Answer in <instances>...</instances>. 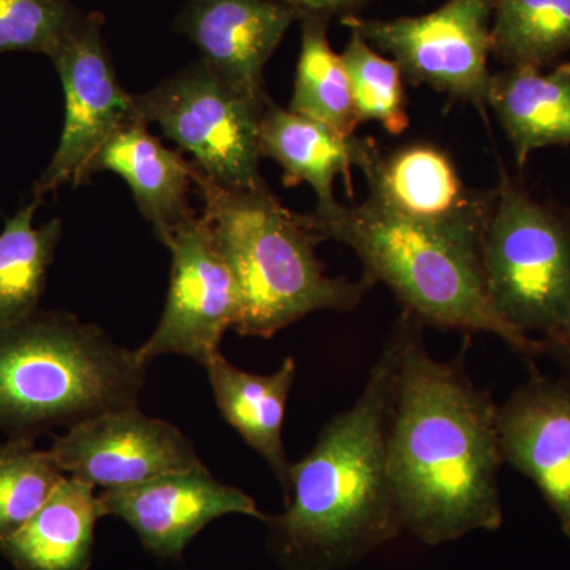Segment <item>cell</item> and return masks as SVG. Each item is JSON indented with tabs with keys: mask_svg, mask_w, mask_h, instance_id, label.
Instances as JSON below:
<instances>
[{
	"mask_svg": "<svg viewBox=\"0 0 570 570\" xmlns=\"http://www.w3.org/2000/svg\"><path fill=\"white\" fill-rule=\"evenodd\" d=\"M400 366L387 461L403 530L425 546L501 528L498 406L456 363L433 358L419 321H396Z\"/></svg>",
	"mask_w": 570,
	"mask_h": 570,
	"instance_id": "6da1fadb",
	"label": "cell"
},
{
	"mask_svg": "<svg viewBox=\"0 0 570 570\" xmlns=\"http://www.w3.org/2000/svg\"><path fill=\"white\" fill-rule=\"evenodd\" d=\"M397 366L395 326L355 403L292 463L284 513L266 520L269 547L285 570L346 569L404 531L387 461Z\"/></svg>",
	"mask_w": 570,
	"mask_h": 570,
	"instance_id": "7a4b0ae2",
	"label": "cell"
},
{
	"mask_svg": "<svg viewBox=\"0 0 570 570\" xmlns=\"http://www.w3.org/2000/svg\"><path fill=\"white\" fill-rule=\"evenodd\" d=\"M194 181L234 275L238 311L232 330L238 335L272 337L316 311L354 309L373 287L365 277L354 283L326 276L316 254L321 239L266 184L228 189L197 167Z\"/></svg>",
	"mask_w": 570,
	"mask_h": 570,
	"instance_id": "3957f363",
	"label": "cell"
},
{
	"mask_svg": "<svg viewBox=\"0 0 570 570\" xmlns=\"http://www.w3.org/2000/svg\"><path fill=\"white\" fill-rule=\"evenodd\" d=\"M321 242L351 247L363 277L382 283L420 324L501 337L521 354L535 356L546 344L505 324L491 303L480 245L411 223L367 197L362 205H341L332 214H303Z\"/></svg>",
	"mask_w": 570,
	"mask_h": 570,
	"instance_id": "277c9868",
	"label": "cell"
},
{
	"mask_svg": "<svg viewBox=\"0 0 570 570\" xmlns=\"http://www.w3.org/2000/svg\"><path fill=\"white\" fill-rule=\"evenodd\" d=\"M146 363L59 311L0 325V430L33 438L138 407Z\"/></svg>",
	"mask_w": 570,
	"mask_h": 570,
	"instance_id": "5b68a950",
	"label": "cell"
},
{
	"mask_svg": "<svg viewBox=\"0 0 570 570\" xmlns=\"http://www.w3.org/2000/svg\"><path fill=\"white\" fill-rule=\"evenodd\" d=\"M482 243L494 309L530 340L570 343V225L502 174Z\"/></svg>",
	"mask_w": 570,
	"mask_h": 570,
	"instance_id": "8992f818",
	"label": "cell"
},
{
	"mask_svg": "<svg viewBox=\"0 0 570 570\" xmlns=\"http://www.w3.org/2000/svg\"><path fill=\"white\" fill-rule=\"evenodd\" d=\"M138 115L194 157L209 181L228 189H253L262 179V108L235 92L204 59L134 96Z\"/></svg>",
	"mask_w": 570,
	"mask_h": 570,
	"instance_id": "52a82bcc",
	"label": "cell"
},
{
	"mask_svg": "<svg viewBox=\"0 0 570 570\" xmlns=\"http://www.w3.org/2000/svg\"><path fill=\"white\" fill-rule=\"evenodd\" d=\"M494 0H449L420 17L366 20L346 14L343 24L387 52L414 85L475 105L489 100L491 18Z\"/></svg>",
	"mask_w": 570,
	"mask_h": 570,
	"instance_id": "ba28073f",
	"label": "cell"
},
{
	"mask_svg": "<svg viewBox=\"0 0 570 570\" xmlns=\"http://www.w3.org/2000/svg\"><path fill=\"white\" fill-rule=\"evenodd\" d=\"M50 59L61 78L66 119L58 149L33 186L37 200L63 184L88 181L112 135L140 116L112 69L99 14L78 22Z\"/></svg>",
	"mask_w": 570,
	"mask_h": 570,
	"instance_id": "9c48e42d",
	"label": "cell"
},
{
	"mask_svg": "<svg viewBox=\"0 0 570 570\" xmlns=\"http://www.w3.org/2000/svg\"><path fill=\"white\" fill-rule=\"evenodd\" d=\"M165 246L171 253L170 291L156 332L137 354L146 365L156 356L184 355L206 366L234 328V275L204 214L184 223Z\"/></svg>",
	"mask_w": 570,
	"mask_h": 570,
	"instance_id": "30bf717a",
	"label": "cell"
},
{
	"mask_svg": "<svg viewBox=\"0 0 570 570\" xmlns=\"http://www.w3.org/2000/svg\"><path fill=\"white\" fill-rule=\"evenodd\" d=\"M355 167L365 175L376 204L411 220L472 243H482L497 193H474L464 186L448 153L426 142L382 154L362 138Z\"/></svg>",
	"mask_w": 570,
	"mask_h": 570,
	"instance_id": "8fae6325",
	"label": "cell"
},
{
	"mask_svg": "<svg viewBox=\"0 0 570 570\" xmlns=\"http://www.w3.org/2000/svg\"><path fill=\"white\" fill-rule=\"evenodd\" d=\"M50 452L63 474L104 490L205 466L178 428L146 417L138 407L69 428L56 438Z\"/></svg>",
	"mask_w": 570,
	"mask_h": 570,
	"instance_id": "7c38bea8",
	"label": "cell"
},
{
	"mask_svg": "<svg viewBox=\"0 0 570 570\" xmlns=\"http://www.w3.org/2000/svg\"><path fill=\"white\" fill-rule=\"evenodd\" d=\"M99 502L102 517L126 521L142 547L165 560H181L190 540L219 517L242 513L268 520L253 498L214 479L206 466L104 490Z\"/></svg>",
	"mask_w": 570,
	"mask_h": 570,
	"instance_id": "4fadbf2b",
	"label": "cell"
},
{
	"mask_svg": "<svg viewBox=\"0 0 570 570\" xmlns=\"http://www.w3.org/2000/svg\"><path fill=\"white\" fill-rule=\"evenodd\" d=\"M296 18L277 0H193L178 28L235 92L265 110L266 62Z\"/></svg>",
	"mask_w": 570,
	"mask_h": 570,
	"instance_id": "5bb4252c",
	"label": "cell"
},
{
	"mask_svg": "<svg viewBox=\"0 0 570 570\" xmlns=\"http://www.w3.org/2000/svg\"><path fill=\"white\" fill-rule=\"evenodd\" d=\"M502 460L538 485L570 540V382L534 377L498 407Z\"/></svg>",
	"mask_w": 570,
	"mask_h": 570,
	"instance_id": "9a60e30c",
	"label": "cell"
},
{
	"mask_svg": "<svg viewBox=\"0 0 570 570\" xmlns=\"http://www.w3.org/2000/svg\"><path fill=\"white\" fill-rule=\"evenodd\" d=\"M146 126L138 116L112 135L97 159L96 174L107 170L121 176L138 209L167 245L184 223L197 216L189 202L195 165L181 153L165 148Z\"/></svg>",
	"mask_w": 570,
	"mask_h": 570,
	"instance_id": "2e32d148",
	"label": "cell"
},
{
	"mask_svg": "<svg viewBox=\"0 0 570 570\" xmlns=\"http://www.w3.org/2000/svg\"><path fill=\"white\" fill-rule=\"evenodd\" d=\"M262 156L276 160L284 170V184H309L317 195V214H332L340 208L333 186L343 175L347 194L352 195V165H355L362 138L346 137L325 124L314 121L277 107L266 105L258 129Z\"/></svg>",
	"mask_w": 570,
	"mask_h": 570,
	"instance_id": "e0dca14e",
	"label": "cell"
},
{
	"mask_svg": "<svg viewBox=\"0 0 570 570\" xmlns=\"http://www.w3.org/2000/svg\"><path fill=\"white\" fill-rule=\"evenodd\" d=\"M100 517L96 487L63 478L39 512L0 542V551L17 570H89Z\"/></svg>",
	"mask_w": 570,
	"mask_h": 570,
	"instance_id": "ac0fdd59",
	"label": "cell"
},
{
	"mask_svg": "<svg viewBox=\"0 0 570 570\" xmlns=\"http://www.w3.org/2000/svg\"><path fill=\"white\" fill-rule=\"evenodd\" d=\"M205 367L225 422L266 461L285 493L292 463L284 449L283 425L295 382V360L287 356L279 370L268 376L246 373L227 362L223 354L214 356Z\"/></svg>",
	"mask_w": 570,
	"mask_h": 570,
	"instance_id": "d6986e66",
	"label": "cell"
},
{
	"mask_svg": "<svg viewBox=\"0 0 570 570\" xmlns=\"http://www.w3.org/2000/svg\"><path fill=\"white\" fill-rule=\"evenodd\" d=\"M487 104L508 134L520 168L539 149L570 145V63L549 73L508 67L491 77Z\"/></svg>",
	"mask_w": 570,
	"mask_h": 570,
	"instance_id": "ffe728a7",
	"label": "cell"
},
{
	"mask_svg": "<svg viewBox=\"0 0 570 570\" xmlns=\"http://www.w3.org/2000/svg\"><path fill=\"white\" fill-rule=\"evenodd\" d=\"M302 50L288 110L354 137L356 115L351 78L326 37L328 17L302 13Z\"/></svg>",
	"mask_w": 570,
	"mask_h": 570,
	"instance_id": "44dd1931",
	"label": "cell"
},
{
	"mask_svg": "<svg viewBox=\"0 0 570 570\" xmlns=\"http://www.w3.org/2000/svg\"><path fill=\"white\" fill-rule=\"evenodd\" d=\"M40 204L33 198L7 220L0 234V325L21 321L39 309L62 235L61 219L33 227Z\"/></svg>",
	"mask_w": 570,
	"mask_h": 570,
	"instance_id": "7402d4cb",
	"label": "cell"
},
{
	"mask_svg": "<svg viewBox=\"0 0 570 570\" xmlns=\"http://www.w3.org/2000/svg\"><path fill=\"white\" fill-rule=\"evenodd\" d=\"M491 52L508 67L542 69L570 51V0H494Z\"/></svg>",
	"mask_w": 570,
	"mask_h": 570,
	"instance_id": "603a6c76",
	"label": "cell"
},
{
	"mask_svg": "<svg viewBox=\"0 0 570 570\" xmlns=\"http://www.w3.org/2000/svg\"><path fill=\"white\" fill-rule=\"evenodd\" d=\"M50 450L33 438H11L0 448V542L21 530L62 482Z\"/></svg>",
	"mask_w": 570,
	"mask_h": 570,
	"instance_id": "cb8c5ba5",
	"label": "cell"
},
{
	"mask_svg": "<svg viewBox=\"0 0 570 570\" xmlns=\"http://www.w3.org/2000/svg\"><path fill=\"white\" fill-rule=\"evenodd\" d=\"M341 58L351 78L360 122L377 121L389 134H403L409 127V115L400 66L377 55L356 32H351Z\"/></svg>",
	"mask_w": 570,
	"mask_h": 570,
	"instance_id": "d4e9b609",
	"label": "cell"
},
{
	"mask_svg": "<svg viewBox=\"0 0 570 570\" xmlns=\"http://www.w3.org/2000/svg\"><path fill=\"white\" fill-rule=\"evenodd\" d=\"M80 21L66 0H0V55L31 51L50 58Z\"/></svg>",
	"mask_w": 570,
	"mask_h": 570,
	"instance_id": "484cf974",
	"label": "cell"
},
{
	"mask_svg": "<svg viewBox=\"0 0 570 570\" xmlns=\"http://www.w3.org/2000/svg\"><path fill=\"white\" fill-rule=\"evenodd\" d=\"M284 6L291 7L296 13H311L322 14V17H330V14L344 13L354 14L352 11L365 6L367 0H277Z\"/></svg>",
	"mask_w": 570,
	"mask_h": 570,
	"instance_id": "4316f807",
	"label": "cell"
},
{
	"mask_svg": "<svg viewBox=\"0 0 570 570\" xmlns=\"http://www.w3.org/2000/svg\"><path fill=\"white\" fill-rule=\"evenodd\" d=\"M562 352H564V355L568 356L569 363H570V343L568 346L561 348Z\"/></svg>",
	"mask_w": 570,
	"mask_h": 570,
	"instance_id": "83f0119b",
	"label": "cell"
}]
</instances>
